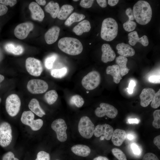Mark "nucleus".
<instances>
[{"label": "nucleus", "mask_w": 160, "mask_h": 160, "mask_svg": "<svg viewBox=\"0 0 160 160\" xmlns=\"http://www.w3.org/2000/svg\"><path fill=\"white\" fill-rule=\"evenodd\" d=\"M133 13L135 19L138 24L145 25L151 20L152 10L149 4L147 1L139 0L133 7Z\"/></svg>", "instance_id": "obj_1"}, {"label": "nucleus", "mask_w": 160, "mask_h": 160, "mask_svg": "<svg viewBox=\"0 0 160 160\" xmlns=\"http://www.w3.org/2000/svg\"><path fill=\"white\" fill-rule=\"evenodd\" d=\"M58 46L62 51L72 55L80 54L83 49L82 45L80 41L77 39L71 37H64L60 39Z\"/></svg>", "instance_id": "obj_2"}, {"label": "nucleus", "mask_w": 160, "mask_h": 160, "mask_svg": "<svg viewBox=\"0 0 160 160\" xmlns=\"http://www.w3.org/2000/svg\"><path fill=\"white\" fill-rule=\"evenodd\" d=\"M118 32V25L114 19L108 17L103 20L100 32L102 39L106 41H111L116 37Z\"/></svg>", "instance_id": "obj_3"}, {"label": "nucleus", "mask_w": 160, "mask_h": 160, "mask_svg": "<svg viewBox=\"0 0 160 160\" xmlns=\"http://www.w3.org/2000/svg\"><path fill=\"white\" fill-rule=\"evenodd\" d=\"M95 126L89 118L87 116L82 117L79 123L78 129L80 135L84 138L90 139L93 136Z\"/></svg>", "instance_id": "obj_4"}, {"label": "nucleus", "mask_w": 160, "mask_h": 160, "mask_svg": "<svg viewBox=\"0 0 160 160\" xmlns=\"http://www.w3.org/2000/svg\"><path fill=\"white\" fill-rule=\"evenodd\" d=\"M21 100L19 96L16 94L9 95L5 102V108L8 114L11 116H16L20 111Z\"/></svg>", "instance_id": "obj_5"}, {"label": "nucleus", "mask_w": 160, "mask_h": 160, "mask_svg": "<svg viewBox=\"0 0 160 160\" xmlns=\"http://www.w3.org/2000/svg\"><path fill=\"white\" fill-rule=\"evenodd\" d=\"M101 80L100 73L96 71H92L88 73L82 79L81 84L87 90L95 89L99 85Z\"/></svg>", "instance_id": "obj_6"}, {"label": "nucleus", "mask_w": 160, "mask_h": 160, "mask_svg": "<svg viewBox=\"0 0 160 160\" xmlns=\"http://www.w3.org/2000/svg\"><path fill=\"white\" fill-rule=\"evenodd\" d=\"M34 115L30 111H24L21 115V121L23 124L30 127L34 131L40 129L43 124V121L40 119H34Z\"/></svg>", "instance_id": "obj_7"}, {"label": "nucleus", "mask_w": 160, "mask_h": 160, "mask_svg": "<svg viewBox=\"0 0 160 160\" xmlns=\"http://www.w3.org/2000/svg\"><path fill=\"white\" fill-rule=\"evenodd\" d=\"M12 136L11 127L9 123L3 122L0 124V145L3 147L8 146L11 143Z\"/></svg>", "instance_id": "obj_8"}, {"label": "nucleus", "mask_w": 160, "mask_h": 160, "mask_svg": "<svg viewBox=\"0 0 160 160\" xmlns=\"http://www.w3.org/2000/svg\"><path fill=\"white\" fill-rule=\"evenodd\" d=\"M52 129L56 134L58 140L64 142L67 139L66 130L67 127L65 120L62 119H56L53 121L51 125Z\"/></svg>", "instance_id": "obj_9"}, {"label": "nucleus", "mask_w": 160, "mask_h": 160, "mask_svg": "<svg viewBox=\"0 0 160 160\" xmlns=\"http://www.w3.org/2000/svg\"><path fill=\"white\" fill-rule=\"evenodd\" d=\"M27 88L28 91L32 94H40L44 93L47 90L48 85L43 80L33 79L28 82Z\"/></svg>", "instance_id": "obj_10"}, {"label": "nucleus", "mask_w": 160, "mask_h": 160, "mask_svg": "<svg viewBox=\"0 0 160 160\" xmlns=\"http://www.w3.org/2000/svg\"><path fill=\"white\" fill-rule=\"evenodd\" d=\"M25 66L29 73L33 76H40L43 70L42 65L40 61L32 57H29L26 59Z\"/></svg>", "instance_id": "obj_11"}, {"label": "nucleus", "mask_w": 160, "mask_h": 160, "mask_svg": "<svg viewBox=\"0 0 160 160\" xmlns=\"http://www.w3.org/2000/svg\"><path fill=\"white\" fill-rule=\"evenodd\" d=\"M100 107L97 108L95 111L96 115L102 117L105 115L111 119L115 118L118 113L117 109L114 106L109 104L101 103Z\"/></svg>", "instance_id": "obj_12"}, {"label": "nucleus", "mask_w": 160, "mask_h": 160, "mask_svg": "<svg viewBox=\"0 0 160 160\" xmlns=\"http://www.w3.org/2000/svg\"><path fill=\"white\" fill-rule=\"evenodd\" d=\"M33 28V25L31 22H27L20 23L15 27L14 31L15 35L19 39H24L27 37Z\"/></svg>", "instance_id": "obj_13"}, {"label": "nucleus", "mask_w": 160, "mask_h": 160, "mask_svg": "<svg viewBox=\"0 0 160 160\" xmlns=\"http://www.w3.org/2000/svg\"><path fill=\"white\" fill-rule=\"evenodd\" d=\"M113 131V127L109 124H99L95 127L94 134L97 137L103 135L104 138L108 140L111 139Z\"/></svg>", "instance_id": "obj_14"}, {"label": "nucleus", "mask_w": 160, "mask_h": 160, "mask_svg": "<svg viewBox=\"0 0 160 160\" xmlns=\"http://www.w3.org/2000/svg\"><path fill=\"white\" fill-rule=\"evenodd\" d=\"M155 93V91L152 88H146L144 89L140 95L141 105L143 107L148 106L151 102Z\"/></svg>", "instance_id": "obj_15"}, {"label": "nucleus", "mask_w": 160, "mask_h": 160, "mask_svg": "<svg viewBox=\"0 0 160 160\" xmlns=\"http://www.w3.org/2000/svg\"><path fill=\"white\" fill-rule=\"evenodd\" d=\"M29 9L31 13L32 18L36 20L41 22L44 17V12L40 6L35 2H31Z\"/></svg>", "instance_id": "obj_16"}, {"label": "nucleus", "mask_w": 160, "mask_h": 160, "mask_svg": "<svg viewBox=\"0 0 160 160\" xmlns=\"http://www.w3.org/2000/svg\"><path fill=\"white\" fill-rule=\"evenodd\" d=\"M101 50L102 54L101 59L103 62L106 63L114 60L116 56L115 53L109 44H103L102 46Z\"/></svg>", "instance_id": "obj_17"}, {"label": "nucleus", "mask_w": 160, "mask_h": 160, "mask_svg": "<svg viewBox=\"0 0 160 160\" xmlns=\"http://www.w3.org/2000/svg\"><path fill=\"white\" fill-rule=\"evenodd\" d=\"M129 43L131 46L135 45L137 43L139 42L144 46H147L149 44L148 37L144 35L139 38L137 32L135 31L131 32L128 34Z\"/></svg>", "instance_id": "obj_18"}, {"label": "nucleus", "mask_w": 160, "mask_h": 160, "mask_svg": "<svg viewBox=\"0 0 160 160\" xmlns=\"http://www.w3.org/2000/svg\"><path fill=\"white\" fill-rule=\"evenodd\" d=\"M60 31V28L54 26L50 28L45 33L44 39L47 43L52 44L58 39Z\"/></svg>", "instance_id": "obj_19"}, {"label": "nucleus", "mask_w": 160, "mask_h": 160, "mask_svg": "<svg viewBox=\"0 0 160 160\" xmlns=\"http://www.w3.org/2000/svg\"><path fill=\"white\" fill-rule=\"evenodd\" d=\"M127 137V134L125 130L119 129H115L111 137V141L115 146H119L123 143Z\"/></svg>", "instance_id": "obj_20"}, {"label": "nucleus", "mask_w": 160, "mask_h": 160, "mask_svg": "<svg viewBox=\"0 0 160 160\" xmlns=\"http://www.w3.org/2000/svg\"><path fill=\"white\" fill-rule=\"evenodd\" d=\"M116 48L118 53L125 57L133 56L135 53L134 49L130 45L124 43L118 44Z\"/></svg>", "instance_id": "obj_21"}, {"label": "nucleus", "mask_w": 160, "mask_h": 160, "mask_svg": "<svg viewBox=\"0 0 160 160\" xmlns=\"http://www.w3.org/2000/svg\"><path fill=\"white\" fill-rule=\"evenodd\" d=\"M71 149L75 155L82 157L88 156L91 152L90 149L88 146L82 144L75 145Z\"/></svg>", "instance_id": "obj_22"}, {"label": "nucleus", "mask_w": 160, "mask_h": 160, "mask_svg": "<svg viewBox=\"0 0 160 160\" xmlns=\"http://www.w3.org/2000/svg\"><path fill=\"white\" fill-rule=\"evenodd\" d=\"M91 26L90 22L84 20L79 23L73 29V31L77 35H81L84 33L89 31Z\"/></svg>", "instance_id": "obj_23"}, {"label": "nucleus", "mask_w": 160, "mask_h": 160, "mask_svg": "<svg viewBox=\"0 0 160 160\" xmlns=\"http://www.w3.org/2000/svg\"><path fill=\"white\" fill-rule=\"evenodd\" d=\"M106 73L112 76L113 81L116 84L119 83L122 79L119 68L117 65L108 66L106 69Z\"/></svg>", "instance_id": "obj_24"}, {"label": "nucleus", "mask_w": 160, "mask_h": 160, "mask_svg": "<svg viewBox=\"0 0 160 160\" xmlns=\"http://www.w3.org/2000/svg\"><path fill=\"white\" fill-rule=\"evenodd\" d=\"M28 106L31 111L40 117L46 114L40 106L38 101L36 98H33L30 100Z\"/></svg>", "instance_id": "obj_25"}, {"label": "nucleus", "mask_w": 160, "mask_h": 160, "mask_svg": "<svg viewBox=\"0 0 160 160\" xmlns=\"http://www.w3.org/2000/svg\"><path fill=\"white\" fill-rule=\"evenodd\" d=\"M128 59L126 57L120 55L116 59V62L119 66L121 76H124L129 72L130 69L127 66Z\"/></svg>", "instance_id": "obj_26"}, {"label": "nucleus", "mask_w": 160, "mask_h": 160, "mask_svg": "<svg viewBox=\"0 0 160 160\" xmlns=\"http://www.w3.org/2000/svg\"><path fill=\"white\" fill-rule=\"evenodd\" d=\"M4 49L7 52L15 55H20L22 54L24 51L23 47L20 45H16L12 43L6 44Z\"/></svg>", "instance_id": "obj_27"}, {"label": "nucleus", "mask_w": 160, "mask_h": 160, "mask_svg": "<svg viewBox=\"0 0 160 160\" xmlns=\"http://www.w3.org/2000/svg\"><path fill=\"white\" fill-rule=\"evenodd\" d=\"M60 9L59 4L53 1H50L44 7L46 12L49 13L53 18L57 17Z\"/></svg>", "instance_id": "obj_28"}, {"label": "nucleus", "mask_w": 160, "mask_h": 160, "mask_svg": "<svg viewBox=\"0 0 160 160\" xmlns=\"http://www.w3.org/2000/svg\"><path fill=\"white\" fill-rule=\"evenodd\" d=\"M73 7L71 5H64L60 9L57 17L61 20H65L73 12Z\"/></svg>", "instance_id": "obj_29"}, {"label": "nucleus", "mask_w": 160, "mask_h": 160, "mask_svg": "<svg viewBox=\"0 0 160 160\" xmlns=\"http://www.w3.org/2000/svg\"><path fill=\"white\" fill-rule=\"evenodd\" d=\"M85 17V16L83 14L73 12L67 19L64 24L66 26H69L73 23L79 22L83 20Z\"/></svg>", "instance_id": "obj_30"}, {"label": "nucleus", "mask_w": 160, "mask_h": 160, "mask_svg": "<svg viewBox=\"0 0 160 160\" xmlns=\"http://www.w3.org/2000/svg\"><path fill=\"white\" fill-rule=\"evenodd\" d=\"M58 95L55 90H51L47 92L44 96V99L49 105H52L57 100Z\"/></svg>", "instance_id": "obj_31"}, {"label": "nucleus", "mask_w": 160, "mask_h": 160, "mask_svg": "<svg viewBox=\"0 0 160 160\" xmlns=\"http://www.w3.org/2000/svg\"><path fill=\"white\" fill-rule=\"evenodd\" d=\"M70 101L71 104L74 105L78 108L82 107L84 103L83 98L79 95H75L72 96Z\"/></svg>", "instance_id": "obj_32"}, {"label": "nucleus", "mask_w": 160, "mask_h": 160, "mask_svg": "<svg viewBox=\"0 0 160 160\" xmlns=\"http://www.w3.org/2000/svg\"><path fill=\"white\" fill-rule=\"evenodd\" d=\"M67 73V69L65 67L59 69L52 70L51 72V75L56 78H61L64 76Z\"/></svg>", "instance_id": "obj_33"}, {"label": "nucleus", "mask_w": 160, "mask_h": 160, "mask_svg": "<svg viewBox=\"0 0 160 160\" xmlns=\"http://www.w3.org/2000/svg\"><path fill=\"white\" fill-rule=\"evenodd\" d=\"M57 57V55L55 54L47 57L44 61V65L46 68L48 69H51Z\"/></svg>", "instance_id": "obj_34"}, {"label": "nucleus", "mask_w": 160, "mask_h": 160, "mask_svg": "<svg viewBox=\"0 0 160 160\" xmlns=\"http://www.w3.org/2000/svg\"><path fill=\"white\" fill-rule=\"evenodd\" d=\"M154 120L152 122L153 126L156 129L160 128V110L154 111L153 114Z\"/></svg>", "instance_id": "obj_35"}, {"label": "nucleus", "mask_w": 160, "mask_h": 160, "mask_svg": "<svg viewBox=\"0 0 160 160\" xmlns=\"http://www.w3.org/2000/svg\"><path fill=\"white\" fill-rule=\"evenodd\" d=\"M112 152L113 155L118 160H127L125 154L120 149L114 148L112 150Z\"/></svg>", "instance_id": "obj_36"}, {"label": "nucleus", "mask_w": 160, "mask_h": 160, "mask_svg": "<svg viewBox=\"0 0 160 160\" xmlns=\"http://www.w3.org/2000/svg\"><path fill=\"white\" fill-rule=\"evenodd\" d=\"M151 106L153 108H156L160 105V89L155 93L152 100Z\"/></svg>", "instance_id": "obj_37"}, {"label": "nucleus", "mask_w": 160, "mask_h": 160, "mask_svg": "<svg viewBox=\"0 0 160 160\" xmlns=\"http://www.w3.org/2000/svg\"><path fill=\"white\" fill-rule=\"evenodd\" d=\"M136 25V23L129 20L123 24L124 29L127 32H131L134 30Z\"/></svg>", "instance_id": "obj_38"}, {"label": "nucleus", "mask_w": 160, "mask_h": 160, "mask_svg": "<svg viewBox=\"0 0 160 160\" xmlns=\"http://www.w3.org/2000/svg\"><path fill=\"white\" fill-rule=\"evenodd\" d=\"M150 73L148 78L149 81L153 84H159L160 83V71L158 73H153L152 71Z\"/></svg>", "instance_id": "obj_39"}, {"label": "nucleus", "mask_w": 160, "mask_h": 160, "mask_svg": "<svg viewBox=\"0 0 160 160\" xmlns=\"http://www.w3.org/2000/svg\"><path fill=\"white\" fill-rule=\"evenodd\" d=\"M35 160H50L49 154L44 151H41L38 153Z\"/></svg>", "instance_id": "obj_40"}, {"label": "nucleus", "mask_w": 160, "mask_h": 160, "mask_svg": "<svg viewBox=\"0 0 160 160\" xmlns=\"http://www.w3.org/2000/svg\"><path fill=\"white\" fill-rule=\"evenodd\" d=\"M130 148L133 153L136 156H140L141 153V150L135 143H132L130 145Z\"/></svg>", "instance_id": "obj_41"}, {"label": "nucleus", "mask_w": 160, "mask_h": 160, "mask_svg": "<svg viewBox=\"0 0 160 160\" xmlns=\"http://www.w3.org/2000/svg\"><path fill=\"white\" fill-rule=\"evenodd\" d=\"M2 160H19L18 159L15 157L14 153L11 151L5 153L2 156Z\"/></svg>", "instance_id": "obj_42"}, {"label": "nucleus", "mask_w": 160, "mask_h": 160, "mask_svg": "<svg viewBox=\"0 0 160 160\" xmlns=\"http://www.w3.org/2000/svg\"><path fill=\"white\" fill-rule=\"evenodd\" d=\"M94 1V0H81L80 2V5L84 8H89L92 6Z\"/></svg>", "instance_id": "obj_43"}, {"label": "nucleus", "mask_w": 160, "mask_h": 160, "mask_svg": "<svg viewBox=\"0 0 160 160\" xmlns=\"http://www.w3.org/2000/svg\"><path fill=\"white\" fill-rule=\"evenodd\" d=\"M142 160H159L157 157L154 153H148L145 154Z\"/></svg>", "instance_id": "obj_44"}, {"label": "nucleus", "mask_w": 160, "mask_h": 160, "mask_svg": "<svg viewBox=\"0 0 160 160\" xmlns=\"http://www.w3.org/2000/svg\"><path fill=\"white\" fill-rule=\"evenodd\" d=\"M17 3L16 0H0V3L5 6L9 5L12 7Z\"/></svg>", "instance_id": "obj_45"}, {"label": "nucleus", "mask_w": 160, "mask_h": 160, "mask_svg": "<svg viewBox=\"0 0 160 160\" xmlns=\"http://www.w3.org/2000/svg\"><path fill=\"white\" fill-rule=\"evenodd\" d=\"M135 82L133 80L130 81L128 86V87L127 88V92L129 94H131L133 92V89L135 86Z\"/></svg>", "instance_id": "obj_46"}, {"label": "nucleus", "mask_w": 160, "mask_h": 160, "mask_svg": "<svg viewBox=\"0 0 160 160\" xmlns=\"http://www.w3.org/2000/svg\"><path fill=\"white\" fill-rule=\"evenodd\" d=\"M125 13L129 18V20L132 21L135 19L132 10L131 8H127L125 11Z\"/></svg>", "instance_id": "obj_47"}, {"label": "nucleus", "mask_w": 160, "mask_h": 160, "mask_svg": "<svg viewBox=\"0 0 160 160\" xmlns=\"http://www.w3.org/2000/svg\"><path fill=\"white\" fill-rule=\"evenodd\" d=\"M8 10V8L6 6L0 4V16L5 14L7 13Z\"/></svg>", "instance_id": "obj_48"}, {"label": "nucleus", "mask_w": 160, "mask_h": 160, "mask_svg": "<svg viewBox=\"0 0 160 160\" xmlns=\"http://www.w3.org/2000/svg\"><path fill=\"white\" fill-rule=\"evenodd\" d=\"M153 143L159 149H160V135H159L155 137L153 140Z\"/></svg>", "instance_id": "obj_49"}, {"label": "nucleus", "mask_w": 160, "mask_h": 160, "mask_svg": "<svg viewBox=\"0 0 160 160\" xmlns=\"http://www.w3.org/2000/svg\"><path fill=\"white\" fill-rule=\"evenodd\" d=\"M96 1L98 5L102 8H105L107 7V1L106 0H97Z\"/></svg>", "instance_id": "obj_50"}, {"label": "nucleus", "mask_w": 160, "mask_h": 160, "mask_svg": "<svg viewBox=\"0 0 160 160\" xmlns=\"http://www.w3.org/2000/svg\"><path fill=\"white\" fill-rule=\"evenodd\" d=\"M127 121L130 124H138L139 122V120L137 118L129 119H128Z\"/></svg>", "instance_id": "obj_51"}, {"label": "nucleus", "mask_w": 160, "mask_h": 160, "mask_svg": "<svg viewBox=\"0 0 160 160\" xmlns=\"http://www.w3.org/2000/svg\"><path fill=\"white\" fill-rule=\"evenodd\" d=\"M118 0H108V4L111 6H114L116 5L119 2Z\"/></svg>", "instance_id": "obj_52"}, {"label": "nucleus", "mask_w": 160, "mask_h": 160, "mask_svg": "<svg viewBox=\"0 0 160 160\" xmlns=\"http://www.w3.org/2000/svg\"><path fill=\"white\" fill-rule=\"evenodd\" d=\"M93 160H109L106 157L99 156L94 158Z\"/></svg>", "instance_id": "obj_53"}, {"label": "nucleus", "mask_w": 160, "mask_h": 160, "mask_svg": "<svg viewBox=\"0 0 160 160\" xmlns=\"http://www.w3.org/2000/svg\"><path fill=\"white\" fill-rule=\"evenodd\" d=\"M126 137L129 140H132L135 138V135L132 133H129L127 135V134Z\"/></svg>", "instance_id": "obj_54"}, {"label": "nucleus", "mask_w": 160, "mask_h": 160, "mask_svg": "<svg viewBox=\"0 0 160 160\" xmlns=\"http://www.w3.org/2000/svg\"><path fill=\"white\" fill-rule=\"evenodd\" d=\"M37 3L39 5L44 6L46 3V1L45 0H36Z\"/></svg>", "instance_id": "obj_55"}, {"label": "nucleus", "mask_w": 160, "mask_h": 160, "mask_svg": "<svg viewBox=\"0 0 160 160\" xmlns=\"http://www.w3.org/2000/svg\"><path fill=\"white\" fill-rule=\"evenodd\" d=\"M4 76L1 74H0V84L1 82L4 79ZM1 87V85L0 84V87Z\"/></svg>", "instance_id": "obj_56"}, {"label": "nucleus", "mask_w": 160, "mask_h": 160, "mask_svg": "<svg viewBox=\"0 0 160 160\" xmlns=\"http://www.w3.org/2000/svg\"><path fill=\"white\" fill-rule=\"evenodd\" d=\"M104 139V137L103 136H102L100 138V139L101 140H103Z\"/></svg>", "instance_id": "obj_57"}, {"label": "nucleus", "mask_w": 160, "mask_h": 160, "mask_svg": "<svg viewBox=\"0 0 160 160\" xmlns=\"http://www.w3.org/2000/svg\"><path fill=\"white\" fill-rule=\"evenodd\" d=\"M73 1H79V0H73Z\"/></svg>", "instance_id": "obj_58"}, {"label": "nucleus", "mask_w": 160, "mask_h": 160, "mask_svg": "<svg viewBox=\"0 0 160 160\" xmlns=\"http://www.w3.org/2000/svg\"><path fill=\"white\" fill-rule=\"evenodd\" d=\"M1 102V98L0 97V103Z\"/></svg>", "instance_id": "obj_59"}, {"label": "nucleus", "mask_w": 160, "mask_h": 160, "mask_svg": "<svg viewBox=\"0 0 160 160\" xmlns=\"http://www.w3.org/2000/svg\"><path fill=\"white\" fill-rule=\"evenodd\" d=\"M59 160L57 159V160Z\"/></svg>", "instance_id": "obj_60"}]
</instances>
